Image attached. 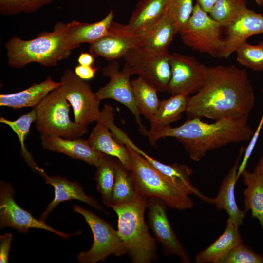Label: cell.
Returning a JSON list of instances; mask_svg holds the SVG:
<instances>
[{
	"mask_svg": "<svg viewBox=\"0 0 263 263\" xmlns=\"http://www.w3.org/2000/svg\"><path fill=\"white\" fill-rule=\"evenodd\" d=\"M255 102L247 71L234 65L207 67L204 83L189 97L185 111L188 118L215 120L248 117Z\"/></svg>",
	"mask_w": 263,
	"mask_h": 263,
	"instance_id": "1",
	"label": "cell"
},
{
	"mask_svg": "<svg viewBox=\"0 0 263 263\" xmlns=\"http://www.w3.org/2000/svg\"><path fill=\"white\" fill-rule=\"evenodd\" d=\"M247 119L245 116L225 118L208 123L199 118H188L179 126L169 125L155 132H147L146 136L153 146L162 138H175L192 160L199 161L210 150L232 143L249 141L254 131Z\"/></svg>",
	"mask_w": 263,
	"mask_h": 263,
	"instance_id": "2",
	"label": "cell"
},
{
	"mask_svg": "<svg viewBox=\"0 0 263 263\" xmlns=\"http://www.w3.org/2000/svg\"><path fill=\"white\" fill-rule=\"evenodd\" d=\"M69 23L57 22L53 31L40 33L35 38L23 40L13 36L6 43L8 64L15 68H21L32 62L45 67L57 65L67 58L72 49L66 42Z\"/></svg>",
	"mask_w": 263,
	"mask_h": 263,
	"instance_id": "3",
	"label": "cell"
},
{
	"mask_svg": "<svg viewBox=\"0 0 263 263\" xmlns=\"http://www.w3.org/2000/svg\"><path fill=\"white\" fill-rule=\"evenodd\" d=\"M148 198L139 194L133 202L110 206L117 216V231L134 263H150L156 258V240L144 218Z\"/></svg>",
	"mask_w": 263,
	"mask_h": 263,
	"instance_id": "4",
	"label": "cell"
},
{
	"mask_svg": "<svg viewBox=\"0 0 263 263\" xmlns=\"http://www.w3.org/2000/svg\"><path fill=\"white\" fill-rule=\"evenodd\" d=\"M126 146L132 158L130 171L138 194L147 198L160 199L168 207L177 210L193 207V202L190 195L154 168L140 154Z\"/></svg>",
	"mask_w": 263,
	"mask_h": 263,
	"instance_id": "5",
	"label": "cell"
},
{
	"mask_svg": "<svg viewBox=\"0 0 263 263\" xmlns=\"http://www.w3.org/2000/svg\"><path fill=\"white\" fill-rule=\"evenodd\" d=\"M60 86L50 92L35 108L36 128L41 135L65 139L80 138L88 132L87 127L70 118V104Z\"/></svg>",
	"mask_w": 263,
	"mask_h": 263,
	"instance_id": "6",
	"label": "cell"
},
{
	"mask_svg": "<svg viewBox=\"0 0 263 263\" xmlns=\"http://www.w3.org/2000/svg\"><path fill=\"white\" fill-rule=\"evenodd\" d=\"M224 27L196 3L192 14L178 33L183 43L194 51L220 57Z\"/></svg>",
	"mask_w": 263,
	"mask_h": 263,
	"instance_id": "7",
	"label": "cell"
},
{
	"mask_svg": "<svg viewBox=\"0 0 263 263\" xmlns=\"http://www.w3.org/2000/svg\"><path fill=\"white\" fill-rule=\"evenodd\" d=\"M168 51L160 52L144 47L131 49L123 56L125 68L136 75L158 92H167L171 72Z\"/></svg>",
	"mask_w": 263,
	"mask_h": 263,
	"instance_id": "8",
	"label": "cell"
},
{
	"mask_svg": "<svg viewBox=\"0 0 263 263\" xmlns=\"http://www.w3.org/2000/svg\"><path fill=\"white\" fill-rule=\"evenodd\" d=\"M72 208L84 217L94 237L91 248L78 254L77 258L79 262L96 263L105 260L111 255L121 256L127 254L126 248L117 230L108 222L78 205H75Z\"/></svg>",
	"mask_w": 263,
	"mask_h": 263,
	"instance_id": "9",
	"label": "cell"
},
{
	"mask_svg": "<svg viewBox=\"0 0 263 263\" xmlns=\"http://www.w3.org/2000/svg\"><path fill=\"white\" fill-rule=\"evenodd\" d=\"M60 82L64 96L73 108L74 121L86 127L97 122L101 113L99 109L100 101L89 83L69 69L65 71Z\"/></svg>",
	"mask_w": 263,
	"mask_h": 263,
	"instance_id": "10",
	"label": "cell"
},
{
	"mask_svg": "<svg viewBox=\"0 0 263 263\" xmlns=\"http://www.w3.org/2000/svg\"><path fill=\"white\" fill-rule=\"evenodd\" d=\"M171 77L167 92L171 95H188L197 93L203 85L207 67L195 57L170 53Z\"/></svg>",
	"mask_w": 263,
	"mask_h": 263,
	"instance_id": "11",
	"label": "cell"
},
{
	"mask_svg": "<svg viewBox=\"0 0 263 263\" xmlns=\"http://www.w3.org/2000/svg\"><path fill=\"white\" fill-rule=\"evenodd\" d=\"M14 191L10 183L1 181L0 186V227H10L23 233L29 232L31 228L42 229L54 233L63 239L73 234L57 231L46 224L44 221L37 219L26 210L19 207L14 199Z\"/></svg>",
	"mask_w": 263,
	"mask_h": 263,
	"instance_id": "12",
	"label": "cell"
},
{
	"mask_svg": "<svg viewBox=\"0 0 263 263\" xmlns=\"http://www.w3.org/2000/svg\"><path fill=\"white\" fill-rule=\"evenodd\" d=\"M117 60L110 62L102 70V73L110 78L108 83L96 92L97 98L101 101L105 99L116 100L128 108L134 115L141 133L146 135L147 131L142 124L135 102L132 85L130 78L132 75L124 68L120 70Z\"/></svg>",
	"mask_w": 263,
	"mask_h": 263,
	"instance_id": "13",
	"label": "cell"
},
{
	"mask_svg": "<svg viewBox=\"0 0 263 263\" xmlns=\"http://www.w3.org/2000/svg\"><path fill=\"white\" fill-rule=\"evenodd\" d=\"M168 206L161 200L148 198L147 208L148 220L155 239L162 246L167 255H176L184 263H190V260L181 242L178 239L170 225L167 214Z\"/></svg>",
	"mask_w": 263,
	"mask_h": 263,
	"instance_id": "14",
	"label": "cell"
},
{
	"mask_svg": "<svg viewBox=\"0 0 263 263\" xmlns=\"http://www.w3.org/2000/svg\"><path fill=\"white\" fill-rule=\"evenodd\" d=\"M141 46V34L129 33L123 24L113 21L109 33L90 44L89 52L94 57L100 56L112 62L123 57L132 48Z\"/></svg>",
	"mask_w": 263,
	"mask_h": 263,
	"instance_id": "15",
	"label": "cell"
},
{
	"mask_svg": "<svg viewBox=\"0 0 263 263\" xmlns=\"http://www.w3.org/2000/svg\"><path fill=\"white\" fill-rule=\"evenodd\" d=\"M224 28L226 36L220 57L228 58L250 36L263 34V15L247 9Z\"/></svg>",
	"mask_w": 263,
	"mask_h": 263,
	"instance_id": "16",
	"label": "cell"
},
{
	"mask_svg": "<svg viewBox=\"0 0 263 263\" xmlns=\"http://www.w3.org/2000/svg\"><path fill=\"white\" fill-rule=\"evenodd\" d=\"M127 145L140 154L154 168L169 179L175 186L189 195H195L202 200L210 203L211 198L203 195L195 187L191 181L192 169L185 164L173 163L166 164L147 154L137 147L131 140L126 142Z\"/></svg>",
	"mask_w": 263,
	"mask_h": 263,
	"instance_id": "17",
	"label": "cell"
},
{
	"mask_svg": "<svg viewBox=\"0 0 263 263\" xmlns=\"http://www.w3.org/2000/svg\"><path fill=\"white\" fill-rule=\"evenodd\" d=\"M40 175L44 178L47 184L54 187L55 196L54 199L41 214L39 219L45 221L54 208L60 203L73 199L81 201L98 211L106 212L103 207L94 197L88 196L84 192L83 187L79 183L70 181L61 176L50 177L44 171L40 174Z\"/></svg>",
	"mask_w": 263,
	"mask_h": 263,
	"instance_id": "18",
	"label": "cell"
},
{
	"mask_svg": "<svg viewBox=\"0 0 263 263\" xmlns=\"http://www.w3.org/2000/svg\"><path fill=\"white\" fill-rule=\"evenodd\" d=\"M40 139L43 149L81 160L95 167L105 155L93 148L87 140L80 138L65 139L57 136L41 135Z\"/></svg>",
	"mask_w": 263,
	"mask_h": 263,
	"instance_id": "19",
	"label": "cell"
},
{
	"mask_svg": "<svg viewBox=\"0 0 263 263\" xmlns=\"http://www.w3.org/2000/svg\"><path fill=\"white\" fill-rule=\"evenodd\" d=\"M245 148L241 147L239 154L233 166L223 179L217 196L211 198L210 203L215 205L219 210L226 211L228 218L237 226H240L246 216V211L241 210L238 206L235 199V186L237 181V174L239 161Z\"/></svg>",
	"mask_w": 263,
	"mask_h": 263,
	"instance_id": "20",
	"label": "cell"
},
{
	"mask_svg": "<svg viewBox=\"0 0 263 263\" xmlns=\"http://www.w3.org/2000/svg\"><path fill=\"white\" fill-rule=\"evenodd\" d=\"M87 140L94 150L115 158L130 170L132 158L128 148L116 140L103 120L99 118L97 121Z\"/></svg>",
	"mask_w": 263,
	"mask_h": 263,
	"instance_id": "21",
	"label": "cell"
},
{
	"mask_svg": "<svg viewBox=\"0 0 263 263\" xmlns=\"http://www.w3.org/2000/svg\"><path fill=\"white\" fill-rule=\"evenodd\" d=\"M168 0H140L128 23L123 25L128 32L141 34L150 29L164 14Z\"/></svg>",
	"mask_w": 263,
	"mask_h": 263,
	"instance_id": "22",
	"label": "cell"
},
{
	"mask_svg": "<svg viewBox=\"0 0 263 263\" xmlns=\"http://www.w3.org/2000/svg\"><path fill=\"white\" fill-rule=\"evenodd\" d=\"M113 13L111 10L102 20L94 23L73 21L69 23L66 42L72 49L81 43L93 44L107 35L113 22Z\"/></svg>",
	"mask_w": 263,
	"mask_h": 263,
	"instance_id": "23",
	"label": "cell"
},
{
	"mask_svg": "<svg viewBox=\"0 0 263 263\" xmlns=\"http://www.w3.org/2000/svg\"><path fill=\"white\" fill-rule=\"evenodd\" d=\"M61 85L60 81L56 82L48 76L43 81L34 83L21 91L9 94H1L0 106L13 109L35 107L50 92Z\"/></svg>",
	"mask_w": 263,
	"mask_h": 263,
	"instance_id": "24",
	"label": "cell"
},
{
	"mask_svg": "<svg viewBox=\"0 0 263 263\" xmlns=\"http://www.w3.org/2000/svg\"><path fill=\"white\" fill-rule=\"evenodd\" d=\"M239 227L228 218L224 232L212 244L197 254L195 262L219 263L233 248L243 243Z\"/></svg>",
	"mask_w": 263,
	"mask_h": 263,
	"instance_id": "25",
	"label": "cell"
},
{
	"mask_svg": "<svg viewBox=\"0 0 263 263\" xmlns=\"http://www.w3.org/2000/svg\"><path fill=\"white\" fill-rule=\"evenodd\" d=\"M189 97L183 94H173L168 99L160 101L159 107L150 122V130L153 133L178 120L186 111Z\"/></svg>",
	"mask_w": 263,
	"mask_h": 263,
	"instance_id": "26",
	"label": "cell"
},
{
	"mask_svg": "<svg viewBox=\"0 0 263 263\" xmlns=\"http://www.w3.org/2000/svg\"><path fill=\"white\" fill-rule=\"evenodd\" d=\"M178 30L166 12L158 22L149 31L141 34L142 46L152 50L164 52L168 47Z\"/></svg>",
	"mask_w": 263,
	"mask_h": 263,
	"instance_id": "27",
	"label": "cell"
},
{
	"mask_svg": "<svg viewBox=\"0 0 263 263\" xmlns=\"http://www.w3.org/2000/svg\"><path fill=\"white\" fill-rule=\"evenodd\" d=\"M246 186L243 191L244 210L251 212L263 229V175L245 170L242 174Z\"/></svg>",
	"mask_w": 263,
	"mask_h": 263,
	"instance_id": "28",
	"label": "cell"
},
{
	"mask_svg": "<svg viewBox=\"0 0 263 263\" xmlns=\"http://www.w3.org/2000/svg\"><path fill=\"white\" fill-rule=\"evenodd\" d=\"M135 104L139 114L150 121L160 104L157 92L153 86L140 77L131 81Z\"/></svg>",
	"mask_w": 263,
	"mask_h": 263,
	"instance_id": "29",
	"label": "cell"
},
{
	"mask_svg": "<svg viewBox=\"0 0 263 263\" xmlns=\"http://www.w3.org/2000/svg\"><path fill=\"white\" fill-rule=\"evenodd\" d=\"M138 194L131 171L116 159L115 182L109 207L131 203L135 200Z\"/></svg>",
	"mask_w": 263,
	"mask_h": 263,
	"instance_id": "30",
	"label": "cell"
},
{
	"mask_svg": "<svg viewBox=\"0 0 263 263\" xmlns=\"http://www.w3.org/2000/svg\"><path fill=\"white\" fill-rule=\"evenodd\" d=\"M36 119V112L34 108L16 120L11 121L0 117V122L9 126L16 134L20 144L21 156L29 167L39 174L42 169L37 165L31 154L27 150L25 143L26 138L30 133L31 124L35 121Z\"/></svg>",
	"mask_w": 263,
	"mask_h": 263,
	"instance_id": "31",
	"label": "cell"
},
{
	"mask_svg": "<svg viewBox=\"0 0 263 263\" xmlns=\"http://www.w3.org/2000/svg\"><path fill=\"white\" fill-rule=\"evenodd\" d=\"M95 167L97 189L101 194L103 203L109 207L115 182L116 159L105 154Z\"/></svg>",
	"mask_w": 263,
	"mask_h": 263,
	"instance_id": "32",
	"label": "cell"
},
{
	"mask_svg": "<svg viewBox=\"0 0 263 263\" xmlns=\"http://www.w3.org/2000/svg\"><path fill=\"white\" fill-rule=\"evenodd\" d=\"M247 2V0H217L209 14L225 27L248 9Z\"/></svg>",
	"mask_w": 263,
	"mask_h": 263,
	"instance_id": "33",
	"label": "cell"
},
{
	"mask_svg": "<svg viewBox=\"0 0 263 263\" xmlns=\"http://www.w3.org/2000/svg\"><path fill=\"white\" fill-rule=\"evenodd\" d=\"M237 62L256 71H263V41L257 45L245 42L236 51Z\"/></svg>",
	"mask_w": 263,
	"mask_h": 263,
	"instance_id": "34",
	"label": "cell"
},
{
	"mask_svg": "<svg viewBox=\"0 0 263 263\" xmlns=\"http://www.w3.org/2000/svg\"><path fill=\"white\" fill-rule=\"evenodd\" d=\"M56 0H0V12L5 16L31 13Z\"/></svg>",
	"mask_w": 263,
	"mask_h": 263,
	"instance_id": "35",
	"label": "cell"
},
{
	"mask_svg": "<svg viewBox=\"0 0 263 263\" xmlns=\"http://www.w3.org/2000/svg\"><path fill=\"white\" fill-rule=\"evenodd\" d=\"M193 0H168L165 12L174 21L178 31L190 17Z\"/></svg>",
	"mask_w": 263,
	"mask_h": 263,
	"instance_id": "36",
	"label": "cell"
},
{
	"mask_svg": "<svg viewBox=\"0 0 263 263\" xmlns=\"http://www.w3.org/2000/svg\"><path fill=\"white\" fill-rule=\"evenodd\" d=\"M219 263H263V256L242 243L223 257Z\"/></svg>",
	"mask_w": 263,
	"mask_h": 263,
	"instance_id": "37",
	"label": "cell"
},
{
	"mask_svg": "<svg viewBox=\"0 0 263 263\" xmlns=\"http://www.w3.org/2000/svg\"><path fill=\"white\" fill-rule=\"evenodd\" d=\"M263 125V113L260 119L258 127L249 141V144L244 150V154L240 164H239L237 174V179L238 180L243 172L246 169L248 160L252 153L258 138L259 136L260 131Z\"/></svg>",
	"mask_w": 263,
	"mask_h": 263,
	"instance_id": "38",
	"label": "cell"
},
{
	"mask_svg": "<svg viewBox=\"0 0 263 263\" xmlns=\"http://www.w3.org/2000/svg\"><path fill=\"white\" fill-rule=\"evenodd\" d=\"M13 236L10 233H6L0 236V263L8 262L9 254Z\"/></svg>",
	"mask_w": 263,
	"mask_h": 263,
	"instance_id": "39",
	"label": "cell"
},
{
	"mask_svg": "<svg viewBox=\"0 0 263 263\" xmlns=\"http://www.w3.org/2000/svg\"><path fill=\"white\" fill-rule=\"evenodd\" d=\"M97 71V68L93 66L79 65L75 67L74 72L78 77L85 81L93 79Z\"/></svg>",
	"mask_w": 263,
	"mask_h": 263,
	"instance_id": "40",
	"label": "cell"
},
{
	"mask_svg": "<svg viewBox=\"0 0 263 263\" xmlns=\"http://www.w3.org/2000/svg\"><path fill=\"white\" fill-rule=\"evenodd\" d=\"M77 61L79 65L92 66L94 57L90 53L83 52L79 55Z\"/></svg>",
	"mask_w": 263,
	"mask_h": 263,
	"instance_id": "41",
	"label": "cell"
},
{
	"mask_svg": "<svg viewBox=\"0 0 263 263\" xmlns=\"http://www.w3.org/2000/svg\"><path fill=\"white\" fill-rule=\"evenodd\" d=\"M217 0H196V3L206 12L209 13Z\"/></svg>",
	"mask_w": 263,
	"mask_h": 263,
	"instance_id": "42",
	"label": "cell"
},
{
	"mask_svg": "<svg viewBox=\"0 0 263 263\" xmlns=\"http://www.w3.org/2000/svg\"><path fill=\"white\" fill-rule=\"evenodd\" d=\"M254 171L263 175V154L256 164Z\"/></svg>",
	"mask_w": 263,
	"mask_h": 263,
	"instance_id": "43",
	"label": "cell"
},
{
	"mask_svg": "<svg viewBox=\"0 0 263 263\" xmlns=\"http://www.w3.org/2000/svg\"><path fill=\"white\" fill-rule=\"evenodd\" d=\"M256 3L259 6L263 5V0H255Z\"/></svg>",
	"mask_w": 263,
	"mask_h": 263,
	"instance_id": "44",
	"label": "cell"
}]
</instances>
